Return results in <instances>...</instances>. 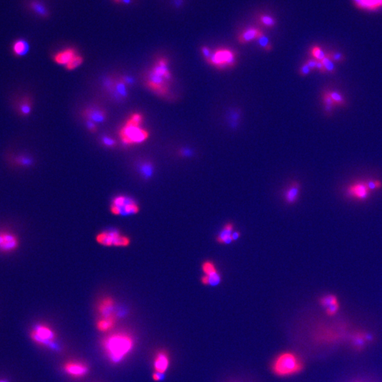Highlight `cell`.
<instances>
[{
    "label": "cell",
    "instance_id": "6da1fadb",
    "mask_svg": "<svg viewBox=\"0 0 382 382\" xmlns=\"http://www.w3.org/2000/svg\"><path fill=\"white\" fill-rule=\"evenodd\" d=\"M101 347L108 359L114 364H118L133 351L134 339L128 332H115L103 338Z\"/></svg>",
    "mask_w": 382,
    "mask_h": 382
},
{
    "label": "cell",
    "instance_id": "7a4b0ae2",
    "mask_svg": "<svg viewBox=\"0 0 382 382\" xmlns=\"http://www.w3.org/2000/svg\"><path fill=\"white\" fill-rule=\"evenodd\" d=\"M304 368L301 358L292 352L280 353L271 364L272 372L275 375L281 377H291L297 375Z\"/></svg>",
    "mask_w": 382,
    "mask_h": 382
},
{
    "label": "cell",
    "instance_id": "3957f363",
    "mask_svg": "<svg viewBox=\"0 0 382 382\" xmlns=\"http://www.w3.org/2000/svg\"><path fill=\"white\" fill-rule=\"evenodd\" d=\"M140 124L134 123L128 118L124 125L119 131V136L123 145L127 146L143 143L150 137L146 130L141 127Z\"/></svg>",
    "mask_w": 382,
    "mask_h": 382
},
{
    "label": "cell",
    "instance_id": "277c9868",
    "mask_svg": "<svg viewBox=\"0 0 382 382\" xmlns=\"http://www.w3.org/2000/svg\"><path fill=\"white\" fill-rule=\"evenodd\" d=\"M96 242L103 247L123 248L129 247L131 239L118 229L109 228L98 232L96 236Z\"/></svg>",
    "mask_w": 382,
    "mask_h": 382
},
{
    "label": "cell",
    "instance_id": "5b68a950",
    "mask_svg": "<svg viewBox=\"0 0 382 382\" xmlns=\"http://www.w3.org/2000/svg\"><path fill=\"white\" fill-rule=\"evenodd\" d=\"M140 205L132 197L118 195L111 202L110 212L115 216H132L140 212Z\"/></svg>",
    "mask_w": 382,
    "mask_h": 382
},
{
    "label": "cell",
    "instance_id": "8992f818",
    "mask_svg": "<svg viewBox=\"0 0 382 382\" xmlns=\"http://www.w3.org/2000/svg\"><path fill=\"white\" fill-rule=\"evenodd\" d=\"M31 338L38 345L49 347L53 350H59V346L56 344V333L48 324H36L31 330Z\"/></svg>",
    "mask_w": 382,
    "mask_h": 382
},
{
    "label": "cell",
    "instance_id": "52a82bcc",
    "mask_svg": "<svg viewBox=\"0 0 382 382\" xmlns=\"http://www.w3.org/2000/svg\"><path fill=\"white\" fill-rule=\"evenodd\" d=\"M21 238L14 230L0 228V254L15 253L21 247Z\"/></svg>",
    "mask_w": 382,
    "mask_h": 382
},
{
    "label": "cell",
    "instance_id": "ba28073f",
    "mask_svg": "<svg viewBox=\"0 0 382 382\" xmlns=\"http://www.w3.org/2000/svg\"><path fill=\"white\" fill-rule=\"evenodd\" d=\"M208 62L219 70L231 68L235 66L236 54L228 48H220L212 53Z\"/></svg>",
    "mask_w": 382,
    "mask_h": 382
},
{
    "label": "cell",
    "instance_id": "9c48e42d",
    "mask_svg": "<svg viewBox=\"0 0 382 382\" xmlns=\"http://www.w3.org/2000/svg\"><path fill=\"white\" fill-rule=\"evenodd\" d=\"M145 84L156 95L164 96L169 93L168 81L150 70L147 73Z\"/></svg>",
    "mask_w": 382,
    "mask_h": 382
},
{
    "label": "cell",
    "instance_id": "30bf717a",
    "mask_svg": "<svg viewBox=\"0 0 382 382\" xmlns=\"http://www.w3.org/2000/svg\"><path fill=\"white\" fill-rule=\"evenodd\" d=\"M63 370L70 377L79 379L88 374L89 368L84 362L70 360L64 364Z\"/></svg>",
    "mask_w": 382,
    "mask_h": 382
},
{
    "label": "cell",
    "instance_id": "8fae6325",
    "mask_svg": "<svg viewBox=\"0 0 382 382\" xmlns=\"http://www.w3.org/2000/svg\"><path fill=\"white\" fill-rule=\"evenodd\" d=\"M15 110L22 118L29 117L34 108V100L30 95H23L16 99Z\"/></svg>",
    "mask_w": 382,
    "mask_h": 382
},
{
    "label": "cell",
    "instance_id": "7c38bea8",
    "mask_svg": "<svg viewBox=\"0 0 382 382\" xmlns=\"http://www.w3.org/2000/svg\"><path fill=\"white\" fill-rule=\"evenodd\" d=\"M203 274L208 280V286H219L222 282V277L212 261H206L201 266Z\"/></svg>",
    "mask_w": 382,
    "mask_h": 382
},
{
    "label": "cell",
    "instance_id": "4fadbf2b",
    "mask_svg": "<svg viewBox=\"0 0 382 382\" xmlns=\"http://www.w3.org/2000/svg\"><path fill=\"white\" fill-rule=\"evenodd\" d=\"M97 311L100 317L116 315V302L111 297H105L97 304ZM117 316V315H116Z\"/></svg>",
    "mask_w": 382,
    "mask_h": 382
},
{
    "label": "cell",
    "instance_id": "5bb4252c",
    "mask_svg": "<svg viewBox=\"0 0 382 382\" xmlns=\"http://www.w3.org/2000/svg\"><path fill=\"white\" fill-rule=\"evenodd\" d=\"M8 162L17 169H28L34 165V160L31 155L26 153H17L9 155Z\"/></svg>",
    "mask_w": 382,
    "mask_h": 382
},
{
    "label": "cell",
    "instance_id": "9a60e30c",
    "mask_svg": "<svg viewBox=\"0 0 382 382\" xmlns=\"http://www.w3.org/2000/svg\"><path fill=\"white\" fill-rule=\"evenodd\" d=\"M82 115L87 120H91L94 123H103L107 118L106 111L99 106H89L84 109Z\"/></svg>",
    "mask_w": 382,
    "mask_h": 382
},
{
    "label": "cell",
    "instance_id": "2e32d148",
    "mask_svg": "<svg viewBox=\"0 0 382 382\" xmlns=\"http://www.w3.org/2000/svg\"><path fill=\"white\" fill-rule=\"evenodd\" d=\"M369 191L367 183L358 181L349 186L347 193L353 198L364 200L369 196Z\"/></svg>",
    "mask_w": 382,
    "mask_h": 382
},
{
    "label": "cell",
    "instance_id": "e0dca14e",
    "mask_svg": "<svg viewBox=\"0 0 382 382\" xmlns=\"http://www.w3.org/2000/svg\"><path fill=\"white\" fill-rule=\"evenodd\" d=\"M170 365V358L167 352L160 350L155 355L154 369L155 372L165 374Z\"/></svg>",
    "mask_w": 382,
    "mask_h": 382
},
{
    "label": "cell",
    "instance_id": "ac0fdd59",
    "mask_svg": "<svg viewBox=\"0 0 382 382\" xmlns=\"http://www.w3.org/2000/svg\"><path fill=\"white\" fill-rule=\"evenodd\" d=\"M300 193V184L297 181H293L283 192V198L286 204L293 205L298 200Z\"/></svg>",
    "mask_w": 382,
    "mask_h": 382
},
{
    "label": "cell",
    "instance_id": "d6986e66",
    "mask_svg": "<svg viewBox=\"0 0 382 382\" xmlns=\"http://www.w3.org/2000/svg\"><path fill=\"white\" fill-rule=\"evenodd\" d=\"M168 65V59L165 57H161L156 61L151 70L153 73L162 76L166 80L169 81L172 80V76Z\"/></svg>",
    "mask_w": 382,
    "mask_h": 382
},
{
    "label": "cell",
    "instance_id": "ffe728a7",
    "mask_svg": "<svg viewBox=\"0 0 382 382\" xmlns=\"http://www.w3.org/2000/svg\"><path fill=\"white\" fill-rule=\"evenodd\" d=\"M264 34L262 31L257 28H248V29L243 31L242 34L239 36L238 40H239V43L245 44V43H250L252 40H256V39L258 40Z\"/></svg>",
    "mask_w": 382,
    "mask_h": 382
},
{
    "label": "cell",
    "instance_id": "44dd1931",
    "mask_svg": "<svg viewBox=\"0 0 382 382\" xmlns=\"http://www.w3.org/2000/svg\"><path fill=\"white\" fill-rule=\"evenodd\" d=\"M118 318L116 315L100 317L96 324L97 329L103 333L111 331L115 327Z\"/></svg>",
    "mask_w": 382,
    "mask_h": 382
},
{
    "label": "cell",
    "instance_id": "7402d4cb",
    "mask_svg": "<svg viewBox=\"0 0 382 382\" xmlns=\"http://www.w3.org/2000/svg\"><path fill=\"white\" fill-rule=\"evenodd\" d=\"M76 55H77L76 50L74 48H67L56 53L53 57V60L57 65H66Z\"/></svg>",
    "mask_w": 382,
    "mask_h": 382
},
{
    "label": "cell",
    "instance_id": "603a6c76",
    "mask_svg": "<svg viewBox=\"0 0 382 382\" xmlns=\"http://www.w3.org/2000/svg\"><path fill=\"white\" fill-rule=\"evenodd\" d=\"M234 226L232 223H227L216 237V241L221 244H231L233 242L231 234L234 231Z\"/></svg>",
    "mask_w": 382,
    "mask_h": 382
},
{
    "label": "cell",
    "instance_id": "cb8c5ba5",
    "mask_svg": "<svg viewBox=\"0 0 382 382\" xmlns=\"http://www.w3.org/2000/svg\"><path fill=\"white\" fill-rule=\"evenodd\" d=\"M111 94L116 101H122L128 97V86L118 78L115 81V87Z\"/></svg>",
    "mask_w": 382,
    "mask_h": 382
},
{
    "label": "cell",
    "instance_id": "d4e9b609",
    "mask_svg": "<svg viewBox=\"0 0 382 382\" xmlns=\"http://www.w3.org/2000/svg\"><path fill=\"white\" fill-rule=\"evenodd\" d=\"M360 9L374 11L382 7V0H353Z\"/></svg>",
    "mask_w": 382,
    "mask_h": 382
},
{
    "label": "cell",
    "instance_id": "484cf974",
    "mask_svg": "<svg viewBox=\"0 0 382 382\" xmlns=\"http://www.w3.org/2000/svg\"><path fill=\"white\" fill-rule=\"evenodd\" d=\"M322 98L325 115H328V116H331V115H333V111H334L336 106L334 101L332 99L329 93H328V89H325L322 92Z\"/></svg>",
    "mask_w": 382,
    "mask_h": 382
},
{
    "label": "cell",
    "instance_id": "4316f807",
    "mask_svg": "<svg viewBox=\"0 0 382 382\" xmlns=\"http://www.w3.org/2000/svg\"><path fill=\"white\" fill-rule=\"evenodd\" d=\"M12 53L17 57H22L25 55L27 54L29 51V43L26 40L22 39H19L16 40L12 45Z\"/></svg>",
    "mask_w": 382,
    "mask_h": 382
},
{
    "label": "cell",
    "instance_id": "83f0119b",
    "mask_svg": "<svg viewBox=\"0 0 382 382\" xmlns=\"http://www.w3.org/2000/svg\"><path fill=\"white\" fill-rule=\"evenodd\" d=\"M138 171L142 178L150 179L154 174V165L150 161H143L138 164Z\"/></svg>",
    "mask_w": 382,
    "mask_h": 382
},
{
    "label": "cell",
    "instance_id": "f1b7e54d",
    "mask_svg": "<svg viewBox=\"0 0 382 382\" xmlns=\"http://www.w3.org/2000/svg\"><path fill=\"white\" fill-rule=\"evenodd\" d=\"M328 91L332 99L334 101L336 107L345 108L347 106V102L345 96L343 95L341 92L338 90H333V89H328Z\"/></svg>",
    "mask_w": 382,
    "mask_h": 382
},
{
    "label": "cell",
    "instance_id": "f546056e",
    "mask_svg": "<svg viewBox=\"0 0 382 382\" xmlns=\"http://www.w3.org/2000/svg\"><path fill=\"white\" fill-rule=\"evenodd\" d=\"M310 53H311L313 58L315 59L317 61L323 60L325 58V56H326V53H325L324 50L319 45H314L311 48Z\"/></svg>",
    "mask_w": 382,
    "mask_h": 382
},
{
    "label": "cell",
    "instance_id": "4dcf8cb0",
    "mask_svg": "<svg viewBox=\"0 0 382 382\" xmlns=\"http://www.w3.org/2000/svg\"><path fill=\"white\" fill-rule=\"evenodd\" d=\"M371 339V337L368 335L364 334V333H357L353 337V344L355 346L360 348L364 345L365 342Z\"/></svg>",
    "mask_w": 382,
    "mask_h": 382
},
{
    "label": "cell",
    "instance_id": "1f68e13d",
    "mask_svg": "<svg viewBox=\"0 0 382 382\" xmlns=\"http://www.w3.org/2000/svg\"><path fill=\"white\" fill-rule=\"evenodd\" d=\"M322 63H323L324 67H325L326 74L335 75V74L336 73L337 69H336V64H335L328 56H325V58H324L323 60H322Z\"/></svg>",
    "mask_w": 382,
    "mask_h": 382
},
{
    "label": "cell",
    "instance_id": "d6a6232c",
    "mask_svg": "<svg viewBox=\"0 0 382 382\" xmlns=\"http://www.w3.org/2000/svg\"><path fill=\"white\" fill-rule=\"evenodd\" d=\"M326 56L334 62L335 64H341L345 62V57L343 53L339 52L330 51L326 53Z\"/></svg>",
    "mask_w": 382,
    "mask_h": 382
},
{
    "label": "cell",
    "instance_id": "836d02e7",
    "mask_svg": "<svg viewBox=\"0 0 382 382\" xmlns=\"http://www.w3.org/2000/svg\"><path fill=\"white\" fill-rule=\"evenodd\" d=\"M84 59L79 55H76L69 62L67 65H65V67L67 70H74L80 66L81 64L83 63Z\"/></svg>",
    "mask_w": 382,
    "mask_h": 382
},
{
    "label": "cell",
    "instance_id": "e575fe53",
    "mask_svg": "<svg viewBox=\"0 0 382 382\" xmlns=\"http://www.w3.org/2000/svg\"><path fill=\"white\" fill-rule=\"evenodd\" d=\"M259 21L263 26L267 28H272L276 25V20L268 15H261L259 17Z\"/></svg>",
    "mask_w": 382,
    "mask_h": 382
},
{
    "label": "cell",
    "instance_id": "d590c367",
    "mask_svg": "<svg viewBox=\"0 0 382 382\" xmlns=\"http://www.w3.org/2000/svg\"><path fill=\"white\" fill-rule=\"evenodd\" d=\"M338 303L337 298H336V296L331 295V294L325 296V297H322L320 300L321 305L325 308H328V306Z\"/></svg>",
    "mask_w": 382,
    "mask_h": 382
},
{
    "label": "cell",
    "instance_id": "8d00e7d4",
    "mask_svg": "<svg viewBox=\"0 0 382 382\" xmlns=\"http://www.w3.org/2000/svg\"><path fill=\"white\" fill-rule=\"evenodd\" d=\"M258 43L261 48H264L265 51L269 52L272 49V47L270 43V40H269L268 38L266 37V36H265L264 34L262 37H260L258 39Z\"/></svg>",
    "mask_w": 382,
    "mask_h": 382
},
{
    "label": "cell",
    "instance_id": "74e56055",
    "mask_svg": "<svg viewBox=\"0 0 382 382\" xmlns=\"http://www.w3.org/2000/svg\"><path fill=\"white\" fill-rule=\"evenodd\" d=\"M115 81H116V79H114L111 76V77H106L103 79V86L106 92H110V93L112 92L114 87H115Z\"/></svg>",
    "mask_w": 382,
    "mask_h": 382
},
{
    "label": "cell",
    "instance_id": "f35d334b",
    "mask_svg": "<svg viewBox=\"0 0 382 382\" xmlns=\"http://www.w3.org/2000/svg\"><path fill=\"white\" fill-rule=\"evenodd\" d=\"M101 143L104 146L109 147V148H114V147L117 146V142L115 139L113 137H109V136H103L101 139Z\"/></svg>",
    "mask_w": 382,
    "mask_h": 382
},
{
    "label": "cell",
    "instance_id": "ab89813d",
    "mask_svg": "<svg viewBox=\"0 0 382 382\" xmlns=\"http://www.w3.org/2000/svg\"><path fill=\"white\" fill-rule=\"evenodd\" d=\"M33 9L40 15H46L47 12L43 6L38 2H34L32 4Z\"/></svg>",
    "mask_w": 382,
    "mask_h": 382
},
{
    "label": "cell",
    "instance_id": "60d3db41",
    "mask_svg": "<svg viewBox=\"0 0 382 382\" xmlns=\"http://www.w3.org/2000/svg\"><path fill=\"white\" fill-rule=\"evenodd\" d=\"M311 70L310 69L309 65L305 62L304 65H302V67H300V75L302 76H306L307 75H309L310 73H311Z\"/></svg>",
    "mask_w": 382,
    "mask_h": 382
},
{
    "label": "cell",
    "instance_id": "b9f144b4",
    "mask_svg": "<svg viewBox=\"0 0 382 382\" xmlns=\"http://www.w3.org/2000/svg\"><path fill=\"white\" fill-rule=\"evenodd\" d=\"M201 52L203 57H204V58L206 59L207 62H208V61L209 60V59L210 58L211 56H212V53L211 52L210 49L208 47L203 46L201 48Z\"/></svg>",
    "mask_w": 382,
    "mask_h": 382
},
{
    "label": "cell",
    "instance_id": "7bdbcfd3",
    "mask_svg": "<svg viewBox=\"0 0 382 382\" xmlns=\"http://www.w3.org/2000/svg\"><path fill=\"white\" fill-rule=\"evenodd\" d=\"M338 308H339V305H338V303L328 306V308H326L327 314L329 316L334 315V314H336V312H337Z\"/></svg>",
    "mask_w": 382,
    "mask_h": 382
},
{
    "label": "cell",
    "instance_id": "ee69618b",
    "mask_svg": "<svg viewBox=\"0 0 382 382\" xmlns=\"http://www.w3.org/2000/svg\"><path fill=\"white\" fill-rule=\"evenodd\" d=\"M120 79H121L128 87V86H133V84H134V80L132 76L124 75V76H122L121 77H120Z\"/></svg>",
    "mask_w": 382,
    "mask_h": 382
},
{
    "label": "cell",
    "instance_id": "f6af8a7d",
    "mask_svg": "<svg viewBox=\"0 0 382 382\" xmlns=\"http://www.w3.org/2000/svg\"><path fill=\"white\" fill-rule=\"evenodd\" d=\"M86 126L91 133H96L97 131V126L96 123L91 120H86Z\"/></svg>",
    "mask_w": 382,
    "mask_h": 382
},
{
    "label": "cell",
    "instance_id": "bcb514c9",
    "mask_svg": "<svg viewBox=\"0 0 382 382\" xmlns=\"http://www.w3.org/2000/svg\"><path fill=\"white\" fill-rule=\"evenodd\" d=\"M306 63L309 65L310 69H311V71H314V70H316V64H317V60H316L315 59L311 58L308 59L306 61Z\"/></svg>",
    "mask_w": 382,
    "mask_h": 382
},
{
    "label": "cell",
    "instance_id": "7dc6e473",
    "mask_svg": "<svg viewBox=\"0 0 382 382\" xmlns=\"http://www.w3.org/2000/svg\"><path fill=\"white\" fill-rule=\"evenodd\" d=\"M193 154L192 153V150H189V149H182V150H180V155L182 156H192Z\"/></svg>",
    "mask_w": 382,
    "mask_h": 382
},
{
    "label": "cell",
    "instance_id": "c3c4849f",
    "mask_svg": "<svg viewBox=\"0 0 382 382\" xmlns=\"http://www.w3.org/2000/svg\"><path fill=\"white\" fill-rule=\"evenodd\" d=\"M319 72L321 74H326V71H325V67H324L323 63H322V61H317V64H316V70Z\"/></svg>",
    "mask_w": 382,
    "mask_h": 382
},
{
    "label": "cell",
    "instance_id": "681fc988",
    "mask_svg": "<svg viewBox=\"0 0 382 382\" xmlns=\"http://www.w3.org/2000/svg\"><path fill=\"white\" fill-rule=\"evenodd\" d=\"M153 379H154V381L156 382H159L162 381L164 377V374L159 373V372H155L153 375Z\"/></svg>",
    "mask_w": 382,
    "mask_h": 382
},
{
    "label": "cell",
    "instance_id": "f907efd6",
    "mask_svg": "<svg viewBox=\"0 0 382 382\" xmlns=\"http://www.w3.org/2000/svg\"><path fill=\"white\" fill-rule=\"evenodd\" d=\"M240 236H241V234L240 232H239V231H233L232 234H231V238H232L233 242H234V241L238 240V239H239V237H240Z\"/></svg>",
    "mask_w": 382,
    "mask_h": 382
},
{
    "label": "cell",
    "instance_id": "816d5d0a",
    "mask_svg": "<svg viewBox=\"0 0 382 382\" xmlns=\"http://www.w3.org/2000/svg\"><path fill=\"white\" fill-rule=\"evenodd\" d=\"M114 1H115V2L119 3V2H121V1H123V0H114Z\"/></svg>",
    "mask_w": 382,
    "mask_h": 382
},
{
    "label": "cell",
    "instance_id": "f5cc1de1",
    "mask_svg": "<svg viewBox=\"0 0 382 382\" xmlns=\"http://www.w3.org/2000/svg\"><path fill=\"white\" fill-rule=\"evenodd\" d=\"M0 382H8L7 381H5V380H0Z\"/></svg>",
    "mask_w": 382,
    "mask_h": 382
}]
</instances>
